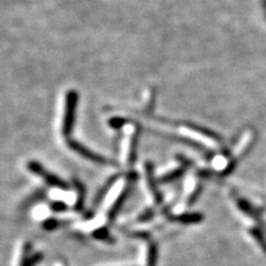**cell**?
Listing matches in <instances>:
<instances>
[{
  "label": "cell",
  "instance_id": "obj_6",
  "mask_svg": "<svg viewBox=\"0 0 266 266\" xmlns=\"http://www.w3.org/2000/svg\"><path fill=\"white\" fill-rule=\"evenodd\" d=\"M250 233L253 236V238L256 241V243L259 244L262 250L266 253V239H265L264 234L262 233V231L257 228H252L250 230Z\"/></svg>",
  "mask_w": 266,
  "mask_h": 266
},
{
  "label": "cell",
  "instance_id": "obj_9",
  "mask_svg": "<svg viewBox=\"0 0 266 266\" xmlns=\"http://www.w3.org/2000/svg\"><path fill=\"white\" fill-rule=\"evenodd\" d=\"M77 189H78V192H79V196H78V200H77V208H81L82 207V202H84V187H82L81 184H79V183H77Z\"/></svg>",
  "mask_w": 266,
  "mask_h": 266
},
{
  "label": "cell",
  "instance_id": "obj_4",
  "mask_svg": "<svg viewBox=\"0 0 266 266\" xmlns=\"http://www.w3.org/2000/svg\"><path fill=\"white\" fill-rule=\"evenodd\" d=\"M204 216L201 213H184V214L177 215L174 217V221L182 224H198L201 223Z\"/></svg>",
  "mask_w": 266,
  "mask_h": 266
},
{
  "label": "cell",
  "instance_id": "obj_1",
  "mask_svg": "<svg viewBox=\"0 0 266 266\" xmlns=\"http://www.w3.org/2000/svg\"><path fill=\"white\" fill-rule=\"evenodd\" d=\"M78 92L75 90H70L65 95V108H64V117L62 122V133L64 137L70 136L73 125L76 120V111L78 104Z\"/></svg>",
  "mask_w": 266,
  "mask_h": 266
},
{
  "label": "cell",
  "instance_id": "obj_5",
  "mask_svg": "<svg viewBox=\"0 0 266 266\" xmlns=\"http://www.w3.org/2000/svg\"><path fill=\"white\" fill-rule=\"evenodd\" d=\"M147 177H148V184H149V187L152 192V194H153L154 200L156 202H161V193L155 186L154 178H153V171H152V165L150 164L147 165Z\"/></svg>",
  "mask_w": 266,
  "mask_h": 266
},
{
  "label": "cell",
  "instance_id": "obj_8",
  "mask_svg": "<svg viewBox=\"0 0 266 266\" xmlns=\"http://www.w3.org/2000/svg\"><path fill=\"white\" fill-rule=\"evenodd\" d=\"M183 174V169H177L174 170V171L167 173L165 176H163L161 177V182H171L173 180H177V177H180Z\"/></svg>",
  "mask_w": 266,
  "mask_h": 266
},
{
  "label": "cell",
  "instance_id": "obj_3",
  "mask_svg": "<svg viewBox=\"0 0 266 266\" xmlns=\"http://www.w3.org/2000/svg\"><path fill=\"white\" fill-rule=\"evenodd\" d=\"M68 146H69V148H70V149H72L73 151L77 152L78 154H80L82 158L88 159L90 161H92V162H94V163H98V164H112L111 161L104 159L103 156H101V155L93 153L92 151L88 150L87 148H85L84 146L80 145L79 142L71 140V141L68 142Z\"/></svg>",
  "mask_w": 266,
  "mask_h": 266
},
{
  "label": "cell",
  "instance_id": "obj_10",
  "mask_svg": "<svg viewBox=\"0 0 266 266\" xmlns=\"http://www.w3.org/2000/svg\"><path fill=\"white\" fill-rule=\"evenodd\" d=\"M58 221L57 220H54V219H51V220H47L45 223H43V228H45L46 230H54L56 229L57 226H58Z\"/></svg>",
  "mask_w": 266,
  "mask_h": 266
},
{
  "label": "cell",
  "instance_id": "obj_2",
  "mask_svg": "<svg viewBox=\"0 0 266 266\" xmlns=\"http://www.w3.org/2000/svg\"><path fill=\"white\" fill-rule=\"evenodd\" d=\"M28 170L33 174H37V176L40 177L43 181H46L48 184L51 186L58 187V189H62V190L68 189L67 183L63 182L62 180H60V178L57 176H55V174L48 172L40 163L36 162V161H30V162L28 163Z\"/></svg>",
  "mask_w": 266,
  "mask_h": 266
},
{
  "label": "cell",
  "instance_id": "obj_11",
  "mask_svg": "<svg viewBox=\"0 0 266 266\" xmlns=\"http://www.w3.org/2000/svg\"><path fill=\"white\" fill-rule=\"evenodd\" d=\"M94 236L97 237V238H99V239H106V238H108V236H109L108 230H106V229L98 230L97 232L94 233Z\"/></svg>",
  "mask_w": 266,
  "mask_h": 266
},
{
  "label": "cell",
  "instance_id": "obj_7",
  "mask_svg": "<svg viewBox=\"0 0 266 266\" xmlns=\"http://www.w3.org/2000/svg\"><path fill=\"white\" fill-rule=\"evenodd\" d=\"M158 261V248L153 243L149 244L148 247V266H156Z\"/></svg>",
  "mask_w": 266,
  "mask_h": 266
},
{
  "label": "cell",
  "instance_id": "obj_12",
  "mask_svg": "<svg viewBox=\"0 0 266 266\" xmlns=\"http://www.w3.org/2000/svg\"><path fill=\"white\" fill-rule=\"evenodd\" d=\"M51 207L54 208L55 211H62V210H65V206H64V203H62V202H56V203L52 204Z\"/></svg>",
  "mask_w": 266,
  "mask_h": 266
}]
</instances>
